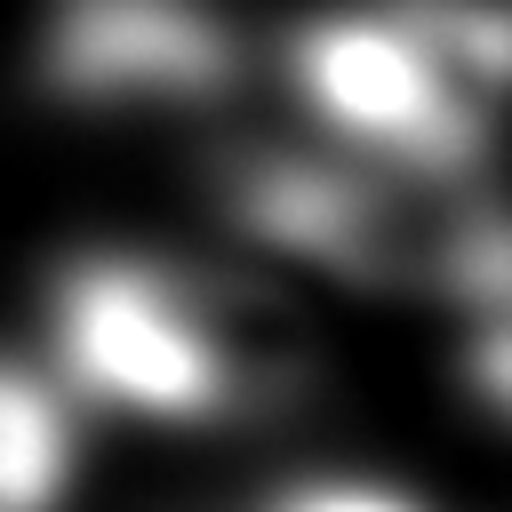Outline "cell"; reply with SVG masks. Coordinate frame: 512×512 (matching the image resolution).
<instances>
[{"label": "cell", "instance_id": "2", "mask_svg": "<svg viewBox=\"0 0 512 512\" xmlns=\"http://www.w3.org/2000/svg\"><path fill=\"white\" fill-rule=\"evenodd\" d=\"M224 192L256 240L344 288L432 296L472 320L504 312V216L488 200V168L384 160L312 128L304 144H240L224 160Z\"/></svg>", "mask_w": 512, "mask_h": 512}, {"label": "cell", "instance_id": "3", "mask_svg": "<svg viewBox=\"0 0 512 512\" xmlns=\"http://www.w3.org/2000/svg\"><path fill=\"white\" fill-rule=\"evenodd\" d=\"M288 88L352 152L488 168L504 16L488 0H352L288 40Z\"/></svg>", "mask_w": 512, "mask_h": 512}, {"label": "cell", "instance_id": "4", "mask_svg": "<svg viewBox=\"0 0 512 512\" xmlns=\"http://www.w3.org/2000/svg\"><path fill=\"white\" fill-rule=\"evenodd\" d=\"M256 512H424V504L384 480H296V488L264 496Z\"/></svg>", "mask_w": 512, "mask_h": 512}, {"label": "cell", "instance_id": "1", "mask_svg": "<svg viewBox=\"0 0 512 512\" xmlns=\"http://www.w3.org/2000/svg\"><path fill=\"white\" fill-rule=\"evenodd\" d=\"M48 368L80 408L136 424H248L312 392L320 344L264 272L96 248L56 280Z\"/></svg>", "mask_w": 512, "mask_h": 512}]
</instances>
